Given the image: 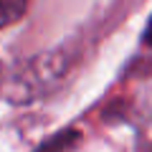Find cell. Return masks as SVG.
Instances as JSON below:
<instances>
[{
	"label": "cell",
	"mask_w": 152,
	"mask_h": 152,
	"mask_svg": "<svg viewBox=\"0 0 152 152\" xmlns=\"http://www.w3.org/2000/svg\"><path fill=\"white\" fill-rule=\"evenodd\" d=\"M81 140H84L81 129L66 127V129H61L58 134H53V137H48L46 142H41L33 152H74Z\"/></svg>",
	"instance_id": "obj_1"
},
{
	"label": "cell",
	"mask_w": 152,
	"mask_h": 152,
	"mask_svg": "<svg viewBox=\"0 0 152 152\" xmlns=\"http://www.w3.org/2000/svg\"><path fill=\"white\" fill-rule=\"evenodd\" d=\"M28 10V0H0V28L18 23Z\"/></svg>",
	"instance_id": "obj_2"
},
{
	"label": "cell",
	"mask_w": 152,
	"mask_h": 152,
	"mask_svg": "<svg viewBox=\"0 0 152 152\" xmlns=\"http://www.w3.org/2000/svg\"><path fill=\"white\" fill-rule=\"evenodd\" d=\"M142 43L152 48V18L147 20V26H145V33H142Z\"/></svg>",
	"instance_id": "obj_3"
},
{
	"label": "cell",
	"mask_w": 152,
	"mask_h": 152,
	"mask_svg": "<svg viewBox=\"0 0 152 152\" xmlns=\"http://www.w3.org/2000/svg\"><path fill=\"white\" fill-rule=\"evenodd\" d=\"M150 152H152V150H150Z\"/></svg>",
	"instance_id": "obj_4"
}]
</instances>
